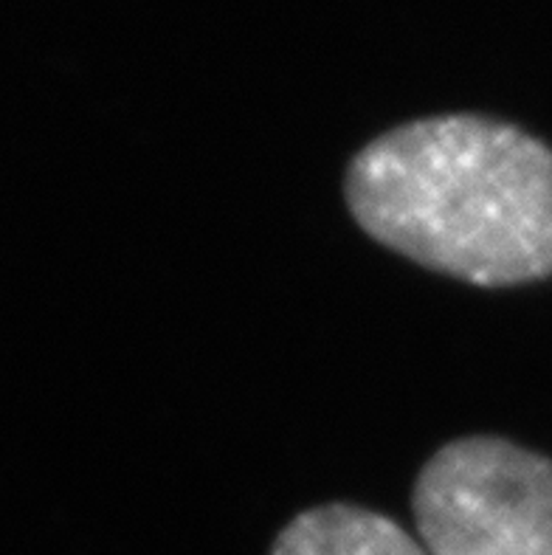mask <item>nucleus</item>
I'll use <instances>...</instances> for the list:
<instances>
[{"instance_id": "nucleus-1", "label": "nucleus", "mask_w": 552, "mask_h": 555, "mask_svg": "<svg viewBox=\"0 0 552 555\" xmlns=\"http://www.w3.org/2000/svg\"><path fill=\"white\" fill-rule=\"evenodd\" d=\"M344 195L372 240L428 271L483 288L552 276V150L516 125L395 127L352 158Z\"/></svg>"}, {"instance_id": "nucleus-3", "label": "nucleus", "mask_w": 552, "mask_h": 555, "mask_svg": "<svg viewBox=\"0 0 552 555\" xmlns=\"http://www.w3.org/2000/svg\"><path fill=\"white\" fill-rule=\"evenodd\" d=\"M268 555H432L395 519L358 505H322L296 516Z\"/></svg>"}, {"instance_id": "nucleus-2", "label": "nucleus", "mask_w": 552, "mask_h": 555, "mask_svg": "<svg viewBox=\"0 0 552 555\" xmlns=\"http://www.w3.org/2000/svg\"><path fill=\"white\" fill-rule=\"evenodd\" d=\"M412 511L432 555H552V460L462 437L423 465Z\"/></svg>"}]
</instances>
